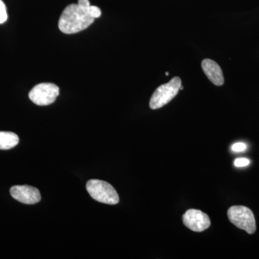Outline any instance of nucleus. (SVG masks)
<instances>
[{"label": "nucleus", "mask_w": 259, "mask_h": 259, "mask_svg": "<svg viewBox=\"0 0 259 259\" xmlns=\"http://www.w3.org/2000/svg\"><path fill=\"white\" fill-rule=\"evenodd\" d=\"M90 7L71 4L65 8L59 21V28L65 34L77 33L85 30L95 21L88 13Z\"/></svg>", "instance_id": "obj_1"}, {"label": "nucleus", "mask_w": 259, "mask_h": 259, "mask_svg": "<svg viewBox=\"0 0 259 259\" xmlns=\"http://www.w3.org/2000/svg\"><path fill=\"white\" fill-rule=\"evenodd\" d=\"M87 190L95 200L102 203L116 204L120 198L114 187L108 182L98 180L88 181Z\"/></svg>", "instance_id": "obj_2"}, {"label": "nucleus", "mask_w": 259, "mask_h": 259, "mask_svg": "<svg viewBox=\"0 0 259 259\" xmlns=\"http://www.w3.org/2000/svg\"><path fill=\"white\" fill-rule=\"evenodd\" d=\"M182 80L178 76H176L170 80L168 83L158 87L150 100V107L152 110H157L167 105L177 96L180 90Z\"/></svg>", "instance_id": "obj_3"}, {"label": "nucleus", "mask_w": 259, "mask_h": 259, "mask_svg": "<svg viewBox=\"0 0 259 259\" xmlns=\"http://www.w3.org/2000/svg\"><path fill=\"white\" fill-rule=\"evenodd\" d=\"M228 217L231 223L248 234H253L256 231L254 214L248 207L232 206L228 209Z\"/></svg>", "instance_id": "obj_4"}, {"label": "nucleus", "mask_w": 259, "mask_h": 259, "mask_svg": "<svg viewBox=\"0 0 259 259\" xmlns=\"http://www.w3.org/2000/svg\"><path fill=\"white\" fill-rule=\"evenodd\" d=\"M59 95V88L52 83H41L32 89L29 98L35 105L47 106L56 101Z\"/></svg>", "instance_id": "obj_5"}, {"label": "nucleus", "mask_w": 259, "mask_h": 259, "mask_svg": "<svg viewBox=\"0 0 259 259\" xmlns=\"http://www.w3.org/2000/svg\"><path fill=\"white\" fill-rule=\"evenodd\" d=\"M184 225L191 231L202 232L210 226L209 216L199 209H188L182 217Z\"/></svg>", "instance_id": "obj_6"}, {"label": "nucleus", "mask_w": 259, "mask_h": 259, "mask_svg": "<svg viewBox=\"0 0 259 259\" xmlns=\"http://www.w3.org/2000/svg\"><path fill=\"white\" fill-rule=\"evenodd\" d=\"M10 194L16 200L26 204H36L41 199L39 190L28 185L14 186L10 189Z\"/></svg>", "instance_id": "obj_7"}, {"label": "nucleus", "mask_w": 259, "mask_h": 259, "mask_svg": "<svg viewBox=\"0 0 259 259\" xmlns=\"http://www.w3.org/2000/svg\"><path fill=\"white\" fill-rule=\"evenodd\" d=\"M202 68L204 74L214 85L221 86L224 83L222 69L215 61L209 59H204L202 62Z\"/></svg>", "instance_id": "obj_8"}, {"label": "nucleus", "mask_w": 259, "mask_h": 259, "mask_svg": "<svg viewBox=\"0 0 259 259\" xmlns=\"http://www.w3.org/2000/svg\"><path fill=\"white\" fill-rule=\"evenodd\" d=\"M18 143V135L12 132H0V150H8L14 148Z\"/></svg>", "instance_id": "obj_9"}, {"label": "nucleus", "mask_w": 259, "mask_h": 259, "mask_svg": "<svg viewBox=\"0 0 259 259\" xmlns=\"http://www.w3.org/2000/svg\"><path fill=\"white\" fill-rule=\"evenodd\" d=\"M8 20V13L5 3L0 0V24L4 23Z\"/></svg>", "instance_id": "obj_10"}, {"label": "nucleus", "mask_w": 259, "mask_h": 259, "mask_svg": "<svg viewBox=\"0 0 259 259\" xmlns=\"http://www.w3.org/2000/svg\"><path fill=\"white\" fill-rule=\"evenodd\" d=\"M89 14L91 15L93 18L96 19L100 18L102 15L101 10L96 6H91L90 5V8L88 9Z\"/></svg>", "instance_id": "obj_11"}, {"label": "nucleus", "mask_w": 259, "mask_h": 259, "mask_svg": "<svg viewBox=\"0 0 259 259\" xmlns=\"http://www.w3.org/2000/svg\"><path fill=\"white\" fill-rule=\"evenodd\" d=\"M247 148L246 144L244 143H236L232 146L231 149L233 152H243Z\"/></svg>", "instance_id": "obj_12"}, {"label": "nucleus", "mask_w": 259, "mask_h": 259, "mask_svg": "<svg viewBox=\"0 0 259 259\" xmlns=\"http://www.w3.org/2000/svg\"><path fill=\"white\" fill-rule=\"evenodd\" d=\"M250 160L246 158H236L234 161V165L236 167H244L249 165Z\"/></svg>", "instance_id": "obj_13"}, {"label": "nucleus", "mask_w": 259, "mask_h": 259, "mask_svg": "<svg viewBox=\"0 0 259 259\" xmlns=\"http://www.w3.org/2000/svg\"><path fill=\"white\" fill-rule=\"evenodd\" d=\"M183 89H184L183 86H182V85H181L180 90H183Z\"/></svg>", "instance_id": "obj_14"}, {"label": "nucleus", "mask_w": 259, "mask_h": 259, "mask_svg": "<svg viewBox=\"0 0 259 259\" xmlns=\"http://www.w3.org/2000/svg\"><path fill=\"white\" fill-rule=\"evenodd\" d=\"M166 74V76H168V74H168V72H166V74Z\"/></svg>", "instance_id": "obj_15"}]
</instances>
